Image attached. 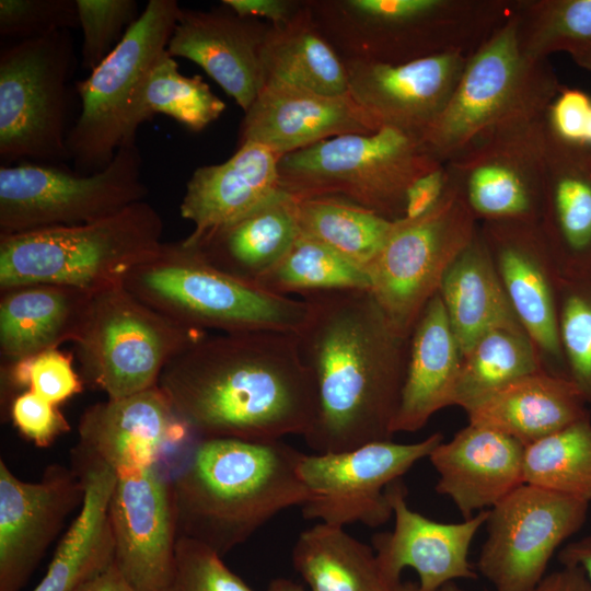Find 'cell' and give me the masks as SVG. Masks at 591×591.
I'll use <instances>...</instances> for the list:
<instances>
[{"mask_svg":"<svg viewBox=\"0 0 591 591\" xmlns=\"http://www.w3.org/2000/svg\"><path fill=\"white\" fill-rule=\"evenodd\" d=\"M296 334L316 392L303 437L314 453L392 440L410 336L399 333L369 290L311 293Z\"/></svg>","mask_w":591,"mask_h":591,"instance_id":"cell-2","label":"cell"},{"mask_svg":"<svg viewBox=\"0 0 591 591\" xmlns=\"http://www.w3.org/2000/svg\"><path fill=\"white\" fill-rule=\"evenodd\" d=\"M194 434L158 385L90 406L79 422L74 457L94 460L115 473L159 463L172 445Z\"/></svg>","mask_w":591,"mask_h":591,"instance_id":"cell-22","label":"cell"},{"mask_svg":"<svg viewBox=\"0 0 591 591\" xmlns=\"http://www.w3.org/2000/svg\"><path fill=\"white\" fill-rule=\"evenodd\" d=\"M512 13L523 54L545 60L591 42V0H514Z\"/></svg>","mask_w":591,"mask_h":591,"instance_id":"cell-40","label":"cell"},{"mask_svg":"<svg viewBox=\"0 0 591 591\" xmlns=\"http://www.w3.org/2000/svg\"><path fill=\"white\" fill-rule=\"evenodd\" d=\"M303 453L281 440L198 439L171 480L177 537L223 556L310 491L298 474Z\"/></svg>","mask_w":591,"mask_h":591,"instance_id":"cell-3","label":"cell"},{"mask_svg":"<svg viewBox=\"0 0 591 591\" xmlns=\"http://www.w3.org/2000/svg\"><path fill=\"white\" fill-rule=\"evenodd\" d=\"M538 225L560 273L591 275V149L561 140L547 120Z\"/></svg>","mask_w":591,"mask_h":591,"instance_id":"cell-26","label":"cell"},{"mask_svg":"<svg viewBox=\"0 0 591 591\" xmlns=\"http://www.w3.org/2000/svg\"><path fill=\"white\" fill-rule=\"evenodd\" d=\"M141 164L131 143L86 175L35 162L1 165L0 235L91 223L146 200Z\"/></svg>","mask_w":591,"mask_h":591,"instance_id":"cell-13","label":"cell"},{"mask_svg":"<svg viewBox=\"0 0 591 591\" xmlns=\"http://www.w3.org/2000/svg\"><path fill=\"white\" fill-rule=\"evenodd\" d=\"M561 566L578 567L591 580V533L567 542L557 553Z\"/></svg>","mask_w":591,"mask_h":591,"instance_id":"cell-52","label":"cell"},{"mask_svg":"<svg viewBox=\"0 0 591 591\" xmlns=\"http://www.w3.org/2000/svg\"><path fill=\"white\" fill-rule=\"evenodd\" d=\"M589 502L522 484L488 509L476 569L494 591H531L555 552L584 524Z\"/></svg>","mask_w":591,"mask_h":591,"instance_id":"cell-14","label":"cell"},{"mask_svg":"<svg viewBox=\"0 0 591 591\" xmlns=\"http://www.w3.org/2000/svg\"><path fill=\"white\" fill-rule=\"evenodd\" d=\"M266 80L323 95L348 94L344 61L314 25L305 0L287 23L271 25L262 47Z\"/></svg>","mask_w":591,"mask_h":591,"instance_id":"cell-34","label":"cell"},{"mask_svg":"<svg viewBox=\"0 0 591 591\" xmlns=\"http://www.w3.org/2000/svg\"><path fill=\"white\" fill-rule=\"evenodd\" d=\"M207 334L161 314L119 283L91 292L71 344L84 382L115 399L158 385L170 360Z\"/></svg>","mask_w":591,"mask_h":591,"instance_id":"cell-10","label":"cell"},{"mask_svg":"<svg viewBox=\"0 0 591 591\" xmlns=\"http://www.w3.org/2000/svg\"><path fill=\"white\" fill-rule=\"evenodd\" d=\"M583 148L591 149V118H590L588 129H587V132H586Z\"/></svg>","mask_w":591,"mask_h":591,"instance_id":"cell-57","label":"cell"},{"mask_svg":"<svg viewBox=\"0 0 591 591\" xmlns=\"http://www.w3.org/2000/svg\"><path fill=\"white\" fill-rule=\"evenodd\" d=\"M269 27L222 3L210 10L182 8L166 51L198 65L245 113L265 83L262 47Z\"/></svg>","mask_w":591,"mask_h":591,"instance_id":"cell-23","label":"cell"},{"mask_svg":"<svg viewBox=\"0 0 591 591\" xmlns=\"http://www.w3.org/2000/svg\"><path fill=\"white\" fill-rule=\"evenodd\" d=\"M479 232L545 370L567 378L558 327V265L538 222L480 221Z\"/></svg>","mask_w":591,"mask_h":591,"instance_id":"cell-17","label":"cell"},{"mask_svg":"<svg viewBox=\"0 0 591 591\" xmlns=\"http://www.w3.org/2000/svg\"><path fill=\"white\" fill-rule=\"evenodd\" d=\"M84 498L74 471L49 466L39 482L18 478L0 461V591H19Z\"/></svg>","mask_w":591,"mask_h":591,"instance_id":"cell-19","label":"cell"},{"mask_svg":"<svg viewBox=\"0 0 591 591\" xmlns=\"http://www.w3.org/2000/svg\"><path fill=\"white\" fill-rule=\"evenodd\" d=\"M279 159L259 143L241 141L224 162L196 169L179 205L182 218L194 225L187 237L230 224L273 199L281 190Z\"/></svg>","mask_w":591,"mask_h":591,"instance_id":"cell-27","label":"cell"},{"mask_svg":"<svg viewBox=\"0 0 591 591\" xmlns=\"http://www.w3.org/2000/svg\"><path fill=\"white\" fill-rule=\"evenodd\" d=\"M74 591H140L121 575L113 563L107 569L90 579Z\"/></svg>","mask_w":591,"mask_h":591,"instance_id":"cell-53","label":"cell"},{"mask_svg":"<svg viewBox=\"0 0 591 591\" xmlns=\"http://www.w3.org/2000/svg\"><path fill=\"white\" fill-rule=\"evenodd\" d=\"M570 57L579 67L591 72V42L571 53Z\"/></svg>","mask_w":591,"mask_h":591,"instance_id":"cell-54","label":"cell"},{"mask_svg":"<svg viewBox=\"0 0 591 591\" xmlns=\"http://www.w3.org/2000/svg\"><path fill=\"white\" fill-rule=\"evenodd\" d=\"M449 178V171L443 164L415 181L406 194L404 218L416 219L434 208L448 188Z\"/></svg>","mask_w":591,"mask_h":591,"instance_id":"cell-49","label":"cell"},{"mask_svg":"<svg viewBox=\"0 0 591 591\" xmlns=\"http://www.w3.org/2000/svg\"><path fill=\"white\" fill-rule=\"evenodd\" d=\"M267 591H305L300 584L285 578L270 581Z\"/></svg>","mask_w":591,"mask_h":591,"instance_id":"cell-55","label":"cell"},{"mask_svg":"<svg viewBox=\"0 0 591 591\" xmlns=\"http://www.w3.org/2000/svg\"><path fill=\"white\" fill-rule=\"evenodd\" d=\"M0 294V352L13 363L71 343L91 292L37 283Z\"/></svg>","mask_w":591,"mask_h":591,"instance_id":"cell-32","label":"cell"},{"mask_svg":"<svg viewBox=\"0 0 591 591\" xmlns=\"http://www.w3.org/2000/svg\"><path fill=\"white\" fill-rule=\"evenodd\" d=\"M394 528L372 537L378 561L393 583L409 567L418 575L419 591H439L459 579H476L468 560L471 545L485 525L488 510L479 511L461 522L430 520L412 510L406 501L407 488L402 479L390 485Z\"/></svg>","mask_w":591,"mask_h":591,"instance_id":"cell-21","label":"cell"},{"mask_svg":"<svg viewBox=\"0 0 591 591\" xmlns=\"http://www.w3.org/2000/svg\"><path fill=\"white\" fill-rule=\"evenodd\" d=\"M466 414L468 424L501 432L524 447L591 416L573 383L547 371L510 383Z\"/></svg>","mask_w":591,"mask_h":591,"instance_id":"cell-30","label":"cell"},{"mask_svg":"<svg viewBox=\"0 0 591 591\" xmlns=\"http://www.w3.org/2000/svg\"><path fill=\"white\" fill-rule=\"evenodd\" d=\"M379 128L349 94L331 96L266 80L241 124V141L259 143L279 158L347 134Z\"/></svg>","mask_w":591,"mask_h":591,"instance_id":"cell-24","label":"cell"},{"mask_svg":"<svg viewBox=\"0 0 591 591\" xmlns=\"http://www.w3.org/2000/svg\"><path fill=\"white\" fill-rule=\"evenodd\" d=\"M84 498L40 582L32 591H74L114 563L108 506L116 473L94 460L74 457Z\"/></svg>","mask_w":591,"mask_h":591,"instance_id":"cell-29","label":"cell"},{"mask_svg":"<svg viewBox=\"0 0 591 591\" xmlns=\"http://www.w3.org/2000/svg\"><path fill=\"white\" fill-rule=\"evenodd\" d=\"M299 234L296 198L282 189L241 219L197 239H183L205 260L239 279L257 281Z\"/></svg>","mask_w":591,"mask_h":591,"instance_id":"cell-31","label":"cell"},{"mask_svg":"<svg viewBox=\"0 0 591 591\" xmlns=\"http://www.w3.org/2000/svg\"><path fill=\"white\" fill-rule=\"evenodd\" d=\"M443 163L421 139L392 128L334 137L279 159L280 188L294 198L338 196L396 221L419 177Z\"/></svg>","mask_w":591,"mask_h":591,"instance_id":"cell-8","label":"cell"},{"mask_svg":"<svg viewBox=\"0 0 591 591\" xmlns=\"http://www.w3.org/2000/svg\"><path fill=\"white\" fill-rule=\"evenodd\" d=\"M524 448L501 432L468 424L428 456L439 475L436 491L449 497L464 519L488 510L524 484Z\"/></svg>","mask_w":591,"mask_h":591,"instance_id":"cell-25","label":"cell"},{"mask_svg":"<svg viewBox=\"0 0 591 591\" xmlns=\"http://www.w3.org/2000/svg\"><path fill=\"white\" fill-rule=\"evenodd\" d=\"M221 3L239 16L263 19L271 25H281L298 13L303 0H222Z\"/></svg>","mask_w":591,"mask_h":591,"instance_id":"cell-50","label":"cell"},{"mask_svg":"<svg viewBox=\"0 0 591 591\" xmlns=\"http://www.w3.org/2000/svg\"><path fill=\"white\" fill-rule=\"evenodd\" d=\"M561 88L547 59L521 50L511 10L470 56L448 104L420 139L444 164L485 134L543 117Z\"/></svg>","mask_w":591,"mask_h":591,"instance_id":"cell-7","label":"cell"},{"mask_svg":"<svg viewBox=\"0 0 591 591\" xmlns=\"http://www.w3.org/2000/svg\"><path fill=\"white\" fill-rule=\"evenodd\" d=\"M79 26L76 0H1L0 34L20 40Z\"/></svg>","mask_w":591,"mask_h":591,"instance_id":"cell-45","label":"cell"},{"mask_svg":"<svg viewBox=\"0 0 591 591\" xmlns=\"http://www.w3.org/2000/svg\"><path fill=\"white\" fill-rule=\"evenodd\" d=\"M294 569L311 591H394L375 552L343 526L317 523L303 531L292 549Z\"/></svg>","mask_w":591,"mask_h":591,"instance_id":"cell-35","label":"cell"},{"mask_svg":"<svg viewBox=\"0 0 591 591\" xmlns=\"http://www.w3.org/2000/svg\"><path fill=\"white\" fill-rule=\"evenodd\" d=\"M443 441L441 432L414 443L376 441L339 453L303 454L298 474L310 491L309 520L378 528L393 517L389 487Z\"/></svg>","mask_w":591,"mask_h":591,"instance_id":"cell-15","label":"cell"},{"mask_svg":"<svg viewBox=\"0 0 591 591\" xmlns=\"http://www.w3.org/2000/svg\"><path fill=\"white\" fill-rule=\"evenodd\" d=\"M531 591H591V580L578 567L561 566L545 575Z\"/></svg>","mask_w":591,"mask_h":591,"instance_id":"cell-51","label":"cell"},{"mask_svg":"<svg viewBox=\"0 0 591 591\" xmlns=\"http://www.w3.org/2000/svg\"><path fill=\"white\" fill-rule=\"evenodd\" d=\"M461 364L462 354L438 292L410 334L393 433L418 431L437 412L453 406Z\"/></svg>","mask_w":591,"mask_h":591,"instance_id":"cell-28","label":"cell"},{"mask_svg":"<svg viewBox=\"0 0 591 591\" xmlns=\"http://www.w3.org/2000/svg\"><path fill=\"white\" fill-rule=\"evenodd\" d=\"M394 591H419L418 584L412 581L399 582ZM439 591H466L459 587L455 581L447 583Z\"/></svg>","mask_w":591,"mask_h":591,"instance_id":"cell-56","label":"cell"},{"mask_svg":"<svg viewBox=\"0 0 591 591\" xmlns=\"http://www.w3.org/2000/svg\"><path fill=\"white\" fill-rule=\"evenodd\" d=\"M439 294L462 357L488 331L522 327L479 225L471 243L447 270Z\"/></svg>","mask_w":591,"mask_h":591,"instance_id":"cell-33","label":"cell"},{"mask_svg":"<svg viewBox=\"0 0 591 591\" xmlns=\"http://www.w3.org/2000/svg\"><path fill=\"white\" fill-rule=\"evenodd\" d=\"M11 417L20 433L37 447H48L57 437L70 430L58 405L28 390L12 401Z\"/></svg>","mask_w":591,"mask_h":591,"instance_id":"cell-47","label":"cell"},{"mask_svg":"<svg viewBox=\"0 0 591 591\" xmlns=\"http://www.w3.org/2000/svg\"><path fill=\"white\" fill-rule=\"evenodd\" d=\"M591 118V97L578 90L563 86L546 113L551 130L561 140L583 147Z\"/></svg>","mask_w":591,"mask_h":591,"instance_id":"cell-48","label":"cell"},{"mask_svg":"<svg viewBox=\"0 0 591 591\" xmlns=\"http://www.w3.org/2000/svg\"><path fill=\"white\" fill-rule=\"evenodd\" d=\"M546 114L485 134L444 164L480 221L538 222L544 192Z\"/></svg>","mask_w":591,"mask_h":591,"instance_id":"cell-16","label":"cell"},{"mask_svg":"<svg viewBox=\"0 0 591 591\" xmlns=\"http://www.w3.org/2000/svg\"><path fill=\"white\" fill-rule=\"evenodd\" d=\"M257 285L291 297L311 293L370 290L367 271L324 243L302 234Z\"/></svg>","mask_w":591,"mask_h":591,"instance_id":"cell-38","label":"cell"},{"mask_svg":"<svg viewBox=\"0 0 591 591\" xmlns=\"http://www.w3.org/2000/svg\"><path fill=\"white\" fill-rule=\"evenodd\" d=\"M468 58L443 54L401 65L344 62L348 94L379 129L420 138L448 104Z\"/></svg>","mask_w":591,"mask_h":591,"instance_id":"cell-20","label":"cell"},{"mask_svg":"<svg viewBox=\"0 0 591 591\" xmlns=\"http://www.w3.org/2000/svg\"><path fill=\"white\" fill-rule=\"evenodd\" d=\"M74 67L69 30L18 40L0 54V160L57 165L69 160L68 82Z\"/></svg>","mask_w":591,"mask_h":591,"instance_id":"cell-12","label":"cell"},{"mask_svg":"<svg viewBox=\"0 0 591 591\" xmlns=\"http://www.w3.org/2000/svg\"><path fill=\"white\" fill-rule=\"evenodd\" d=\"M546 371L522 327H497L480 336L462 357L453 406L466 413L510 383Z\"/></svg>","mask_w":591,"mask_h":591,"instance_id":"cell-36","label":"cell"},{"mask_svg":"<svg viewBox=\"0 0 591 591\" xmlns=\"http://www.w3.org/2000/svg\"><path fill=\"white\" fill-rule=\"evenodd\" d=\"M82 30L81 66L94 70L138 20L135 0H76Z\"/></svg>","mask_w":591,"mask_h":591,"instance_id":"cell-43","label":"cell"},{"mask_svg":"<svg viewBox=\"0 0 591 591\" xmlns=\"http://www.w3.org/2000/svg\"><path fill=\"white\" fill-rule=\"evenodd\" d=\"M108 518L117 569L140 591H165L177 529L172 484L159 463L116 473Z\"/></svg>","mask_w":591,"mask_h":591,"instance_id":"cell-18","label":"cell"},{"mask_svg":"<svg viewBox=\"0 0 591 591\" xmlns=\"http://www.w3.org/2000/svg\"><path fill=\"white\" fill-rule=\"evenodd\" d=\"M344 62L401 65L471 56L510 15L514 0H305Z\"/></svg>","mask_w":591,"mask_h":591,"instance_id":"cell-4","label":"cell"},{"mask_svg":"<svg viewBox=\"0 0 591 591\" xmlns=\"http://www.w3.org/2000/svg\"><path fill=\"white\" fill-rule=\"evenodd\" d=\"M299 231L333 248L366 271L394 222L338 196L296 198Z\"/></svg>","mask_w":591,"mask_h":591,"instance_id":"cell-37","label":"cell"},{"mask_svg":"<svg viewBox=\"0 0 591 591\" xmlns=\"http://www.w3.org/2000/svg\"><path fill=\"white\" fill-rule=\"evenodd\" d=\"M123 286L161 314L205 332L297 334L309 305L233 277L205 260L183 240L134 268Z\"/></svg>","mask_w":591,"mask_h":591,"instance_id":"cell-6","label":"cell"},{"mask_svg":"<svg viewBox=\"0 0 591 591\" xmlns=\"http://www.w3.org/2000/svg\"><path fill=\"white\" fill-rule=\"evenodd\" d=\"M209 546L178 536L165 591H254Z\"/></svg>","mask_w":591,"mask_h":591,"instance_id":"cell-44","label":"cell"},{"mask_svg":"<svg viewBox=\"0 0 591 591\" xmlns=\"http://www.w3.org/2000/svg\"><path fill=\"white\" fill-rule=\"evenodd\" d=\"M176 0H150L115 49L77 83L80 114L67 136L74 172L105 169L142 124L141 94L166 47L181 12Z\"/></svg>","mask_w":591,"mask_h":591,"instance_id":"cell-9","label":"cell"},{"mask_svg":"<svg viewBox=\"0 0 591 591\" xmlns=\"http://www.w3.org/2000/svg\"><path fill=\"white\" fill-rule=\"evenodd\" d=\"M524 484L591 501V416L524 448Z\"/></svg>","mask_w":591,"mask_h":591,"instance_id":"cell-39","label":"cell"},{"mask_svg":"<svg viewBox=\"0 0 591 591\" xmlns=\"http://www.w3.org/2000/svg\"><path fill=\"white\" fill-rule=\"evenodd\" d=\"M447 169L449 185L439 204L416 219L396 220L367 269L370 293L393 326L408 337L479 225L461 181Z\"/></svg>","mask_w":591,"mask_h":591,"instance_id":"cell-11","label":"cell"},{"mask_svg":"<svg viewBox=\"0 0 591 591\" xmlns=\"http://www.w3.org/2000/svg\"><path fill=\"white\" fill-rule=\"evenodd\" d=\"M225 103L200 76L186 77L165 51L146 81L140 102L142 123L164 114L192 131H200L218 119Z\"/></svg>","mask_w":591,"mask_h":591,"instance_id":"cell-41","label":"cell"},{"mask_svg":"<svg viewBox=\"0 0 591 591\" xmlns=\"http://www.w3.org/2000/svg\"><path fill=\"white\" fill-rule=\"evenodd\" d=\"M23 387L51 404L59 405L82 391V380L72 367L70 355L49 349L21 364Z\"/></svg>","mask_w":591,"mask_h":591,"instance_id":"cell-46","label":"cell"},{"mask_svg":"<svg viewBox=\"0 0 591 591\" xmlns=\"http://www.w3.org/2000/svg\"><path fill=\"white\" fill-rule=\"evenodd\" d=\"M163 228L143 200L91 223L0 235V292L37 283L93 292L123 283L159 253Z\"/></svg>","mask_w":591,"mask_h":591,"instance_id":"cell-5","label":"cell"},{"mask_svg":"<svg viewBox=\"0 0 591 591\" xmlns=\"http://www.w3.org/2000/svg\"><path fill=\"white\" fill-rule=\"evenodd\" d=\"M557 304L567 378L591 413V275L558 270Z\"/></svg>","mask_w":591,"mask_h":591,"instance_id":"cell-42","label":"cell"},{"mask_svg":"<svg viewBox=\"0 0 591 591\" xmlns=\"http://www.w3.org/2000/svg\"><path fill=\"white\" fill-rule=\"evenodd\" d=\"M158 386L196 439L304 437L316 415L293 333L207 334L170 360Z\"/></svg>","mask_w":591,"mask_h":591,"instance_id":"cell-1","label":"cell"}]
</instances>
